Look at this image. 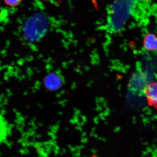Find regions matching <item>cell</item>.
<instances>
[{
  "label": "cell",
  "instance_id": "1",
  "mask_svg": "<svg viewBox=\"0 0 157 157\" xmlns=\"http://www.w3.org/2000/svg\"><path fill=\"white\" fill-rule=\"evenodd\" d=\"M48 28V23L44 15L37 13L25 21L23 32L25 38L31 42H35L44 36Z\"/></svg>",
  "mask_w": 157,
  "mask_h": 157
},
{
  "label": "cell",
  "instance_id": "2",
  "mask_svg": "<svg viewBox=\"0 0 157 157\" xmlns=\"http://www.w3.org/2000/svg\"><path fill=\"white\" fill-rule=\"evenodd\" d=\"M145 93L149 105L157 111V83L152 82L148 84L145 90Z\"/></svg>",
  "mask_w": 157,
  "mask_h": 157
},
{
  "label": "cell",
  "instance_id": "3",
  "mask_svg": "<svg viewBox=\"0 0 157 157\" xmlns=\"http://www.w3.org/2000/svg\"><path fill=\"white\" fill-rule=\"evenodd\" d=\"M144 48L148 51L157 50V37L152 34H147L143 42Z\"/></svg>",
  "mask_w": 157,
  "mask_h": 157
},
{
  "label": "cell",
  "instance_id": "4",
  "mask_svg": "<svg viewBox=\"0 0 157 157\" xmlns=\"http://www.w3.org/2000/svg\"><path fill=\"white\" fill-rule=\"evenodd\" d=\"M6 5L11 7L17 6L22 2V0H3Z\"/></svg>",
  "mask_w": 157,
  "mask_h": 157
}]
</instances>
